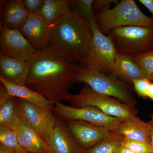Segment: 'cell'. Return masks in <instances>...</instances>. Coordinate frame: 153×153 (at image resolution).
Wrapping results in <instances>:
<instances>
[{
	"label": "cell",
	"instance_id": "12",
	"mask_svg": "<svg viewBox=\"0 0 153 153\" xmlns=\"http://www.w3.org/2000/svg\"><path fill=\"white\" fill-rule=\"evenodd\" d=\"M75 141L82 149L92 148L112 129L91 124L80 120L64 121Z\"/></svg>",
	"mask_w": 153,
	"mask_h": 153
},
{
	"label": "cell",
	"instance_id": "24",
	"mask_svg": "<svg viewBox=\"0 0 153 153\" xmlns=\"http://www.w3.org/2000/svg\"><path fill=\"white\" fill-rule=\"evenodd\" d=\"M95 0L70 1L72 11L79 14L89 25L96 23L92 6Z\"/></svg>",
	"mask_w": 153,
	"mask_h": 153
},
{
	"label": "cell",
	"instance_id": "11",
	"mask_svg": "<svg viewBox=\"0 0 153 153\" xmlns=\"http://www.w3.org/2000/svg\"><path fill=\"white\" fill-rule=\"evenodd\" d=\"M51 24L40 13L29 14L27 21L19 30L37 51L48 49L52 35Z\"/></svg>",
	"mask_w": 153,
	"mask_h": 153
},
{
	"label": "cell",
	"instance_id": "37",
	"mask_svg": "<svg viewBox=\"0 0 153 153\" xmlns=\"http://www.w3.org/2000/svg\"></svg>",
	"mask_w": 153,
	"mask_h": 153
},
{
	"label": "cell",
	"instance_id": "1",
	"mask_svg": "<svg viewBox=\"0 0 153 153\" xmlns=\"http://www.w3.org/2000/svg\"><path fill=\"white\" fill-rule=\"evenodd\" d=\"M29 62L26 86L55 104L67 101L79 65L48 49L37 51Z\"/></svg>",
	"mask_w": 153,
	"mask_h": 153
},
{
	"label": "cell",
	"instance_id": "21",
	"mask_svg": "<svg viewBox=\"0 0 153 153\" xmlns=\"http://www.w3.org/2000/svg\"><path fill=\"white\" fill-rule=\"evenodd\" d=\"M72 11L69 0H45L40 13L47 22L52 23Z\"/></svg>",
	"mask_w": 153,
	"mask_h": 153
},
{
	"label": "cell",
	"instance_id": "8",
	"mask_svg": "<svg viewBox=\"0 0 153 153\" xmlns=\"http://www.w3.org/2000/svg\"><path fill=\"white\" fill-rule=\"evenodd\" d=\"M52 112L56 117L63 121H82L94 125L109 128L113 131L124 120L108 115L94 107H74L62 102L55 104Z\"/></svg>",
	"mask_w": 153,
	"mask_h": 153
},
{
	"label": "cell",
	"instance_id": "10",
	"mask_svg": "<svg viewBox=\"0 0 153 153\" xmlns=\"http://www.w3.org/2000/svg\"><path fill=\"white\" fill-rule=\"evenodd\" d=\"M0 53L22 61H29L38 51L19 29L3 25L0 30Z\"/></svg>",
	"mask_w": 153,
	"mask_h": 153
},
{
	"label": "cell",
	"instance_id": "7",
	"mask_svg": "<svg viewBox=\"0 0 153 153\" xmlns=\"http://www.w3.org/2000/svg\"><path fill=\"white\" fill-rule=\"evenodd\" d=\"M90 25L92 38L83 65L105 74L111 75L117 52L111 39L99 30L96 23Z\"/></svg>",
	"mask_w": 153,
	"mask_h": 153
},
{
	"label": "cell",
	"instance_id": "15",
	"mask_svg": "<svg viewBox=\"0 0 153 153\" xmlns=\"http://www.w3.org/2000/svg\"><path fill=\"white\" fill-rule=\"evenodd\" d=\"M30 71L29 61H20L0 53V76L9 82L26 85Z\"/></svg>",
	"mask_w": 153,
	"mask_h": 153
},
{
	"label": "cell",
	"instance_id": "4",
	"mask_svg": "<svg viewBox=\"0 0 153 153\" xmlns=\"http://www.w3.org/2000/svg\"><path fill=\"white\" fill-rule=\"evenodd\" d=\"M75 82L84 83L97 93L111 97L125 104L135 107L136 100L132 86L112 75L79 65Z\"/></svg>",
	"mask_w": 153,
	"mask_h": 153
},
{
	"label": "cell",
	"instance_id": "22",
	"mask_svg": "<svg viewBox=\"0 0 153 153\" xmlns=\"http://www.w3.org/2000/svg\"><path fill=\"white\" fill-rule=\"evenodd\" d=\"M123 137L113 131L108 132L95 146L88 149H82V153H115L121 146Z\"/></svg>",
	"mask_w": 153,
	"mask_h": 153
},
{
	"label": "cell",
	"instance_id": "13",
	"mask_svg": "<svg viewBox=\"0 0 153 153\" xmlns=\"http://www.w3.org/2000/svg\"><path fill=\"white\" fill-rule=\"evenodd\" d=\"M48 144L53 153H82L64 121L56 117Z\"/></svg>",
	"mask_w": 153,
	"mask_h": 153
},
{
	"label": "cell",
	"instance_id": "36",
	"mask_svg": "<svg viewBox=\"0 0 153 153\" xmlns=\"http://www.w3.org/2000/svg\"><path fill=\"white\" fill-rule=\"evenodd\" d=\"M151 80H152V81H153V76H152V79H151Z\"/></svg>",
	"mask_w": 153,
	"mask_h": 153
},
{
	"label": "cell",
	"instance_id": "19",
	"mask_svg": "<svg viewBox=\"0 0 153 153\" xmlns=\"http://www.w3.org/2000/svg\"><path fill=\"white\" fill-rule=\"evenodd\" d=\"M29 14L22 0L8 1L3 8L2 25L19 29L27 21Z\"/></svg>",
	"mask_w": 153,
	"mask_h": 153
},
{
	"label": "cell",
	"instance_id": "30",
	"mask_svg": "<svg viewBox=\"0 0 153 153\" xmlns=\"http://www.w3.org/2000/svg\"><path fill=\"white\" fill-rule=\"evenodd\" d=\"M139 1L150 11L152 15L153 19V0H139Z\"/></svg>",
	"mask_w": 153,
	"mask_h": 153
},
{
	"label": "cell",
	"instance_id": "14",
	"mask_svg": "<svg viewBox=\"0 0 153 153\" xmlns=\"http://www.w3.org/2000/svg\"><path fill=\"white\" fill-rule=\"evenodd\" d=\"M11 128L16 133L21 146L29 153H53L50 147L18 115Z\"/></svg>",
	"mask_w": 153,
	"mask_h": 153
},
{
	"label": "cell",
	"instance_id": "9",
	"mask_svg": "<svg viewBox=\"0 0 153 153\" xmlns=\"http://www.w3.org/2000/svg\"><path fill=\"white\" fill-rule=\"evenodd\" d=\"M16 107L19 117L48 144L56 122L54 114L22 99L17 98Z\"/></svg>",
	"mask_w": 153,
	"mask_h": 153
},
{
	"label": "cell",
	"instance_id": "35",
	"mask_svg": "<svg viewBox=\"0 0 153 153\" xmlns=\"http://www.w3.org/2000/svg\"><path fill=\"white\" fill-rule=\"evenodd\" d=\"M152 50H153V42L152 45Z\"/></svg>",
	"mask_w": 153,
	"mask_h": 153
},
{
	"label": "cell",
	"instance_id": "6",
	"mask_svg": "<svg viewBox=\"0 0 153 153\" xmlns=\"http://www.w3.org/2000/svg\"><path fill=\"white\" fill-rule=\"evenodd\" d=\"M106 35L118 53L134 56L152 50L153 27H121L111 30Z\"/></svg>",
	"mask_w": 153,
	"mask_h": 153
},
{
	"label": "cell",
	"instance_id": "27",
	"mask_svg": "<svg viewBox=\"0 0 153 153\" xmlns=\"http://www.w3.org/2000/svg\"><path fill=\"white\" fill-rule=\"evenodd\" d=\"M151 82V80L147 78H140L134 80L132 85L139 96L146 98L147 97L148 90Z\"/></svg>",
	"mask_w": 153,
	"mask_h": 153
},
{
	"label": "cell",
	"instance_id": "17",
	"mask_svg": "<svg viewBox=\"0 0 153 153\" xmlns=\"http://www.w3.org/2000/svg\"><path fill=\"white\" fill-rule=\"evenodd\" d=\"M0 81L11 95L36 105L41 109L52 112L55 103L26 85H15L0 76Z\"/></svg>",
	"mask_w": 153,
	"mask_h": 153
},
{
	"label": "cell",
	"instance_id": "20",
	"mask_svg": "<svg viewBox=\"0 0 153 153\" xmlns=\"http://www.w3.org/2000/svg\"><path fill=\"white\" fill-rule=\"evenodd\" d=\"M16 99L11 95L1 83L0 86V126L11 128L18 117Z\"/></svg>",
	"mask_w": 153,
	"mask_h": 153
},
{
	"label": "cell",
	"instance_id": "2",
	"mask_svg": "<svg viewBox=\"0 0 153 153\" xmlns=\"http://www.w3.org/2000/svg\"><path fill=\"white\" fill-rule=\"evenodd\" d=\"M48 49L79 64L87 57L92 38L90 25L75 12L63 15L51 24Z\"/></svg>",
	"mask_w": 153,
	"mask_h": 153
},
{
	"label": "cell",
	"instance_id": "26",
	"mask_svg": "<svg viewBox=\"0 0 153 153\" xmlns=\"http://www.w3.org/2000/svg\"><path fill=\"white\" fill-rule=\"evenodd\" d=\"M121 146L137 153H153L150 144L124 138Z\"/></svg>",
	"mask_w": 153,
	"mask_h": 153
},
{
	"label": "cell",
	"instance_id": "33",
	"mask_svg": "<svg viewBox=\"0 0 153 153\" xmlns=\"http://www.w3.org/2000/svg\"><path fill=\"white\" fill-rule=\"evenodd\" d=\"M0 153H16V152L0 144Z\"/></svg>",
	"mask_w": 153,
	"mask_h": 153
},
{
	"label": "cell",
	"instance_id": "25",
	"mask_svg": "<svg viewBox=\"0 0 153 153\" xmlns=\"http://www.w3.org/2000/svg\"><path fill=\"white\" fill-rule=\"evenodd\" d=\"M131 56L141 68L145 78L152 81L153 75V50Z\"/></svg>",
	"mask_w": 153,
	"mask_h": 153
},
{
	"label": "cell",
	"instance_id": "29",
	"mask_svg": "<svg viewBox=\"0 0 153 153\" xmlns=\"http://www.w3.org/2000/svg\"><path fill=\"white\" fill-rule=\"evenodd\" d=\"M119 1L117 0H95L92 6L94 14L98 13L104 9L110 8L113 4H117Z\"/></svg>",
	"mask_w": 153,
	"mask_h": 153
},
{
	"label": "cell",
	"instance_id": "23",
	"mask_svg": "<svg viewBox=\"0 0 153 153\" xmlns=\"http://www.w3.org/2000/svg\"><path fill=\"white\" fill-rule=\"evenodd\" d=\"M0 144L16 153H28L20 144L16 131L7 127L0 126Z\"/></svg>",
	"mask_w": 153,
	"mask_h": 153
},
{
	"label": "cell",
	"instance_id": "34",
	"mask_svg": "<svg viewBox=\"0 0 153 153\" xmlns=\"http://www.w3.org/2000/svg\"><path fill=\"white\" fill-rule=\"evenodd\" d=\"M147 97L153 100V82H151L147 94Z\"/></svg>",
	"mask_w": 153,
	"mask_h": 153
},
{
	"label": "cell",
	"instance_id": "31",
	"mask_svg": "<svg viewBox=\"0 0 153 153\" xmlns=\"http://www.w3.org/2000/svg\"><path fill=\"white\" fill-rule=\"evenodd\" d=\"M148 122L149 126L150 131L151 145L153 150V115L152 116L150 120Z\"/></svg>",
	"mask_w": 153,
	"mask_h": 153
},
{
	"label": "cell",
	"instance_id": "18",
	"mask_svg": "<svg viewBox=\"0 0 153 153\" xmlns=\"http://www.w3.org/2000/svg\"><path fill=\"white\" fill-rule=\"evenodd\" d=\"M111 75L132 86L134 80L145 78L141 68L131 56L118 52Z\"/></svg>",
	"mask_w": 153,
	"mask_h": 153
},
{
	"label": "cell",
	"instance_id": "28",
	"mask_svg": "<svg viewBox=\"0 0 153 153\" xmlns=\"http://www.w3.org/2000/svg\"><path fill=\"white\" fill-rule=\"evenodd\" d=\"M45 0H23V4L30 14L38 13Z\"/></svg>",
	"mask_w": 153,
	"mask_h": 153
},
{
	"label": "cell",
	"instance_id": "3",
	"mask_svg": "<svg viewBox=\"0 0 153 153\" xmlns=\"http://www.w3.org/2000/svg\"><path fill=\"white\" fill-rule=\"evenodd\" d=\"M96 24L106 35L116 28L129 26L153 27V19L145 15L134 0H122L114 8H107L95 14Z\"/></svg>",
	"mask_w": 153,
	"mask_h": 153
},
{
	"label": "cell",
	"instance_id": "16",
	"mask_svg": "<svg viewBox=\"0 0 153 153\" xmlns=\"http://www.w3.org/2000/svg\"><path fill=\"white\" fill-rule=\"evenodd\" d=\"M113 131L125 138L151 144L149 123L136 115L124 119Z\"/></svg>",
	"mask_w": 153,
	"mask_h": 153
},
{
	"label": "cell",
	"instance_id": "5",
	"mask_svg": "<svg viewBox=\"0 0 153 153\" xmlns=\"http://www.w3.org/2000/svg\"><path fill=\"white\" fill-rule=\"evenodd\" d=\"M67 101L71 106L94 107L108 115L122 119L136 115L138 112L135 107L125 104L111 97L97 93L86 84L77 94H71Z\"/></svg>",
	"mask_w": 153,
	"mask_h": 153
},
{
	"label": "cell",
	"instance_id": "32",
	"mask_svg": "<svg viewBox=\"0 0 153 153\" xmlns=\"http://www.w3.org/2000/svg\"><path fill=\"white\" fill-rule=\"evenodd\" d=\"M115 153H137L131 151L130 150L127 149V148L123 147L121 146L118 148L117 150L116 151Z\"/></svg>",
	"mask_w": 153,
	"mask_h": 153
}]
</instances>
